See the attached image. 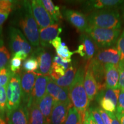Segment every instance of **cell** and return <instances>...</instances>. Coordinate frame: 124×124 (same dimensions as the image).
Here are the masks:
<instances>
[{
	"label": "cell",
	"mask_w": 124,
	"mask_h": 124,
	"mask_svg": "<svg viewBox=\"0 0 124 124\" xmlns=\"http://www.w3.org/2000/svg\"><path fill=\"white\" fill-rule=\"evenodd\" d=\"M6 86H0V117L4 119L7 108V95Z\"/></svg>",
	"instance_id": "obj_31"
},
{
	"label": "cell",
	"mask_w": 124,
	"mask_h": 124,
	"mask_svg": "<svg viewBox=\"0 0 124 124\" xmlns=\"http://www.w3.org/2000/svg\"><path fill=\"white\" fill-rule=\"evenodd\" d=\"M72 104L56 102L54 104L50 117V124H64Z\"/></svg>",
	"instance_id": "obj_17"
},
{
	"label": "cell",
	"mask_w": 124,
	"mask_h": 124,
	"mask_svg": "<svg viewBox=\"0 0 124 124\" xmlns=\"http://www.w3.org/2000/svg\"><path fill=\"white\" fill-rule=\"evenodd\" d=\"M17 1L11 0H0V10L10 14L15 9Z\"/></svg>",
	"instance_id": "obj_34"
},
{
	"label": "cell",
	"mask_w": 124,
	"mask_h": 124,
	"mask_svg": "<svg viewBox=\"0 0 124 124\" xmlns=\"http://www.w3.org/2000/svg\"><path fill=\"white\" fill-rule=\"evenodd\" d=\"M88 66L92 71L93 75L97 81L98 92L106 89L105 80L104 64L93 58L90 61Z\"/></svg>",
	"instance_id": "obj_21"
},
{
	"label": "cell",
	"mask_w": 124,
	"mask_h": 124,
	"mask_svg": "<svg viewBox=\"0 0 124 124\" xmlns=\"http://www.w3.org/2000/svg\"><path fill=\"white\" fill-rule=\"evenodd\" d=\"M121 90L120 89H105L103 90L99 91L97 95L102 96V97L108 98L112 101L113 103L115 104L117 107L118 99L119 95H120Z\"/></svg>",
	"instance_id": "obj_28"
},
{
	"label": "cell",
	"mask_w": 124,
	"mask_h": 124,
	"mask_svg": "<svg viewBox=\"0 0 124 124\" xmlns=\"http://www.w3.org/2000/svg\"><path fill=\"white\" fill-rule=\"evenodd\" d=\"M62 39H61V38H60V37H57V38H56L55 39L52 40V41H51V44L52 45V46H54L55 48H56L57 47L59 46H60V44H61L62 43Z\"/></svg>",
	"instance_id": "obj_45"
},
{
	"label": "cell",
	"mask_w": 124,
	"mask_h": 124,
	"mask_svg": "<svg viewBox=\"0 0 124 124\" xmlns=\"http://www.w3.org/2000/svg\"><path fill=\"white\" fill-rule=\"evenodd\" d=\"M119 71L118 87L120 90H124V61L120 60L118 64Z\"/></svg>",
	"instance_id": "obj_38"
},
{
	"label": "cell",
	"mask_w": 124,
	"mask_h": 124,
	"mask_svg": "<svg viewBox=\"0 0 124 124\" xmlns=\"http://www.w3.org/2000/svg\"><path fill=\"white\" fill-rule=\"evenodd\" d=\"M28 55L23 52H19L12 55V58H17L21 60H25L28 58Z\"/></svg>",
	"instance_id": "obj_43"
},
{
	"label": "cell",
	"mask_w": 124,
	"mask_h": 124,
	"mask_svg": "<svg viewBox=\"0 0 124 124\" xmlns=\"http://www.w3.org/2000/svg\"><path fill=\"white\" fill-rule=\"evenodd\" d=\"M6 114L8 124H29V110L25 105L21 104Z\"/></svg>",
	"instance_id": "obj_15"
},
{
	"label": "cell",
	"mask_w": 124,
	"mask_h": 124,
	"mask_svg": "<svg viewBox=\"0 0 124 124\" xmlns=\"http://www.w3.org/2000/svg\"><path fill=\"white\" fill-rule=\"evenodd\" d=\"M9 46L12 55L23 52L29 55L32 52V48L27 38L19 29L10 27L9 29Z\"/></svg>",
	"instance_id": "obj_6"
},
{
	"label": "cell",
	"mask_w": 124,
	"mask_h": 124,
	"mask_svg": "<svg viewBox=\"0 0 124 124\" xmlns=\"http://www.w3.org/2000/svg\"><path fill=\"white\" fill-rule=\"evenodd\" d=\"M22 60L16 58H12L9 62V67L10 71L13 73H17V72L20 70L22 66Z\"/></svg>",
	"instance_id": "obj_37"
},
{
	"label": "cell",
	"mask_w": 124,
	"mask_h": 124,
	"mask_svg": "<svg viewBox=\"0 0 124 124\" xmlns=\"http://www.w3.org/2000/svg\"><path fill=\"white\" fill-rule=\"evenodd\" d=\"M84 87L90 102L92 101L97 96L98 89L97 81L93 75L92 71L88 65L85 70Z\"/></svg>",
	"instance_id": "obj_20"
},
{
	"label": "cell",
	"mask_w": 124,
	"mask_h": 124,
	"mask_svg": "<svg viewBox=\"0 0 124 124\" xmlns=\"http://www.w3.org/2000/svg\"><path fill=\"white\" fill-rule=\"evenodd\" d=\"M10 14L6 13L0 10V35L2 34V25L5 23V21L8 18Z\"/></svg>",
	"instance_id": "obj_41"
},
{
	"label": "cell",
	"mask_w": 124,
	"mask_h": 124,
	"mask_svg": "<svg viewBox=\"0 0 124 124\" xmlns=\"http://www.w3.org/2000/svg\"><path fill=\"white\" fill-rule=\"evenodd\" d=\"M23 69L26 72H36L39 69L38 60L33 55H31L25 60L23 64Z\"/></svg>",
	"instance_id": "obj_29"
},
{
	"label": "cell",
	"mask_w": 124,
	"mask_h": 124,
	"mask_svg": "<svg viewBox=\"0 0 124 124\" xmlns=\"http://www.w3.org/2000/svg\"><path fill=\"white\" fill-rule=\"evenodd\" d=\"M64 124H82L79 114L73 106L70 108Z\"/></svg>",
	"instance_id": "obj_30"
},
{
	"label": "cell",
	"mask_w": 124,
	"mask_h": 124,
	"mask_svg": "<svg viewBox=\"0 0 124 124\" xmlns=\"http://www.w3.org/2000/svg\"><path fill=\"white\" fill-rule=\"evenodd\" d=\"M80 44L74 53L78 54L85 59L90 60L95 56L98 51V47L94 41L87 34L82 33L79 38Z\"/></svg>",
	"instance_id": "obj_8"
},
{
	"label": "cell",
	"mask_w": 124,
	"mask_h": 124,
	"mask_svg": "<svg viewBox=\"0 0 124 124\" xmlns=\"http://www.w3.org/2000/svg\"><path fill=\"white\" fill-rule=\"evenodd\" d=\"M124 3L122 0H93L84 3V7L87 10H102L108 9H116Z\"/></svg>",
	"instance_id": "obj_18"
},
{
	"label": "cell",
	"mask_w": 124,
	"mask_h": 124,
	"mask_svg": "<svg viewBox=\"0 0 124 124\" xmlns=\"http://www.w3.org/2000/svg\"><path fill=\"white\" fill-rule=\"evenodd\" d=\"M83 124H97L94 121V118L88 110L86 111V114H85V121Z\"/></svg>",
	"instance_id": "obj_42"
},
{
	"label": "cell",
	"mask_w": 124,
	"mask_h": 124,
	"mask_svg": "<svg viewBox=\"0 0 124 124\" xmlns=\"http://www.w3.org/2000/svg\"><path fill=\"white\" fill-rule=\"evenodd\" d=\"M57 55L61 57L62 58L70 59L72 55H73L74 52H71L69 50V47L66 46L64 43L62 42L60 46L55 48Z\"/></svg>",
	"instance_id": "obj_33"
},
{
	"label": "cell",
	"mask_w": 124,
	"mask_h": 124,
	"mask_svg": "<svg viewBox=\"0 0 124 124\" xmlns=\"http://www.w3.org/2000/svg\"><path fill=\"white\" fill-rule=\"evenodd\" d=\"M90 27L108 29H121V19L117 9L94 10L87 16Z\"/></svg>",
	"instance_id": "obj_3"
},
{
	"label": "cell",
	"mask_w": 124,
	"mask_h": 124,
	"mask_svg": "<svg viewBox=\"0 0 124 124\" xmlns=\"http://www.w3.org/2000/svg\"><path fill=\"white\" fill-rule=\"evenodd\" d=\"M46 93L53 98L56 102L72 104L70 99L69 89L58 86L51 78L46 86Z\"/></svg>",
	"instance_id": "obj_13"
},
{
	"label": "cell",
	"mask_w": 124,
	"mask_h": 124,
	"mask_svg": "<svg viewBox=\"0 0 124 124\" xmlns=\"http://www.w3.org/2000/svg\"><path fill=\"white\" fill-rule=\"evenodd\" d=\"M77 66L76 63L71 64L70 67L66 71L64 75L57 80H54L58 86L64 88L69 89L74 81L77 72Z\"/></svg>",
	"instance_id": "obj_23"
},
{
	"label": "cell",
	"mask_w": 124,
	"mask_h": 124,
	"mask_svg": "<svg viewBox=\"0 0 124 124\" xmlns=\"http://www.w3.org/2000/svg\"><path fill=\"white\" fill-rule=\"evenodd\" d=\"M39 63V69L35 73L44 76L50 75L52 64V55L44 48L38 47L33 53Z\"/></svg>",
	"instance_id": "obj_9"
},
{
	"label": "cell",
	"mask_w": 124,
	"mask_h": 124,
	"mask_svg": "<svg viewBox=\"0 0 124 124\" xmlns=\"http://www.w3.org/2000/svg\"><path fill=\"white\" fill-rule=\"evenodd\" d=\"M7 108L6 113L18 108L21 104L22 93L21 87V76L16 73L12 77L7 87Z\"/></svg>",
	"instance_id": "obj_5"
},
{
	"label": "cell",
	"mask_w": 124,
	"mask_h": 124,
	"mask_svg": "<svg viewBox=\"0 0 124 124\" xmlns=\"http://www.w3.org/2000/svg\"><path fill=\"white\" fill-rule=\"evenodd\" d=\"M85 70L86 67L82 66L78 69L74 81L69 88L71 102L78 111L82 124L84 123L85 114L90 103L84 87Z\"/></svg>",
	"instance_id": "obj_2"
},
{
	"label": "cell",
	"mask_w": 124,
	"mask_h": 124,
	"mask_svg": "<svg viewBox=\"0 0 124 124\" xmlns=\"http://www.w3.org/2000/svg\"><path fill=\"white\" fill-rule=\"evenodd\" d=\"M29 124H45L44 117L36 104H32L28 108Z\"/></svg>",
	"instance_id": "obj_25"
},
{
	"label": "cell",
	"mask_w": 124,
	"mask_h": 124,
	"mask_svg": "<svg viewBox=\"0 0 124 124\" xmlns=\"http://www.w3.org/2000/svg\"><path fill=\"white\" fill-rule=\"evenodd\" d=\"M107 113H108V116H109L110 118L111 124H121L114 113H108V112H107Z\"/></svg>",
	"instance_id": "obj_44"
},
{
	"label": "cell",
	"mask_w": 124,
	"mask_h": 124,
	"mask_svg": "<svg viewBox=\"0 0 124 124\" xmlns=\"http://www.w3.org/2000/svg\"><path fill=\"white\" fill-rule=\"evenodd\" d=\"M94 58L103 64H111L117 66L120 61V54L116 47L113 46L99 49Z\"/></svg>",
	"instance_id": "obj_14"
},
{
	"label": "cell",
	"mask_w": 124,
	"mask_h": 124,
	"mask_svg": "<svg viewBox=\"0 0 124 124\" xmlns=\"http://www.w3.org/2000/svg\"><path fill=\"white\" fill-rule=\"evenodd\" d=\"M10 23L13 27H18L32 46L39 47L40 45L39 28L33 17L31 1H17L12 12Z\"/></svg>",
	"instance_id": "obj_1"
},
{
	"label": "cell",
	"mask_w": 124,
	"mask_h": 124,
	"mask_svg": "<svg viewBox=\"0 0 124 124\" xmlns=\"http://www.w3.org/2000/svg\"><path fill=\"white\" fill-rule=\"evenodd\" d=\"M97 108L98 111L100 113L101 116L103 121L104 122V124H111V119L108 113L103 110H102L101 108H99V107H97Z\"/></svg>",
	"instance_id": "obj_40"
},
{
	"label": "cell",
	"mask_w": 124,
	"mask_h": 124,
	"mask_svg": "<svg viewBox=\"0 0 124 124\" xmlns=\"http://www.w3.org/2000/svg\"><path fill=\"white\" fill-rule=\"evenodd\" d=\"M41 2L54 21L58 22L63 18V15L58 6L55 5L51 0H41Z\"/></svg>",
	"instance_id": "obj_24"
},
{
	"label": "cell",
	"mask_w": 124,
	"mask_h": 124,
	"mask_svg": "<svg viewBox=\"0 0 124 124\" xmlns=\"http://www.w3.org/2000/svg\"><path fill=\"white\" fill-rule=\"evenodd\" d=\"M10 55L5 45L3 36L0 35V69L9 66Z\"/></svg>",
	"instance_id": "obj_26"
},
{
	"label": "cell",
	"mask_w": 124,
	"mask_h": 124,
	"mask_svg": "<svg viewBox=\"0 0 124 124\" xmlns=\"http://www.w3.org/2000/svg\"><path fill=\"white\" fill-rule=\"evenodd\" d=\"M15 73L12 72L9 66L0 69V86L7 87Z\"/></svg>",
	"instance_id": "obj_32"
},
{
	"label": "cell",
	"mask_w": 124,
	"mask_h": 124,
	"mask_svg": "<svg viewBox=\"0 0 124 124\" xmlns=\"http://www.w3.org/2000/svg\"><path fill=\"white\" fill-rule=\"evenodd\" d=\"M124 113V90H121L120 95H119L117 107H116V111L115 113L116 116H119Z\"/></svg>",
	"instance_id": "obj_36"
},
{
	"label": "cell",
	"mask_w": 124,
	"mask_h": 124,
	"mask_svg": "<svg viewBox=\"0 0 124 124\" xmlns=\"http://www.w3.org/2000/svg\"><path fill=\"white\" fill-rule=\"evenodd\" d=\"M88 110L90 113L96 123L97 124H104L101 116L99 111H98L97 107H90L89 108Z\"/></svg>",
	"instance_id": "obj_39"
},
{
	"label": "cell",
	"mask_w": 124,
	"mask_h": 124,
	"mask_svg": "<svg viewBox=\"0 0 124 124\" xmlns=\"http://www.w3.org/2000/svg\"><path fill=\"white\" fill-rule=\"evenodd\" d=\"M116 48L120 54V60L124 61V29L116 43Z\"/></svg>",
	"instance_id": "obj_35"
},
{
	"label": "cell",
	"mask_w": 124,
	"mask_h": 124,
	"mask_svg": "<svg viewBox=\"0 0 124 124\" xmlns=\"http://www.w3.org/2000/svg\"><path fill=\"white\" fill-rule=\"evenodd\" d=\"M54 103V99L48 93L38 103V106L44 117L45 124H50V117Z\"/></svg>",
	"instance_id": "obj_22"
},
{
	"label": "cell",
	"mask_w": 124,
	"mask_h": 124,
	"mask_svg": "<svg viewBox=\"0 0 124 124\" xmlns=\"http://www.w3.org/2000/svg\"><path fill=\"white\" fill-rule=\"evenodd\" d=\"M62 32V28L56 23L44 28L39 29L40 44L43 48L50 47L51 41L58 37Z\"/></svg>",
	"instance_id": "obj_16"
},
{
	"label": "cell",
	"mask_w": 124,
	"mask_h": 124,
	"mask_svg": "<svg viewBox=\"0 0 124 124\" xmlns=\"http://www.w3.org/2000/svg\"><path fill=\"white\" fill-rule=\"evenodd\" d=\"M121 124H124V113L119 116H116Z\"/></svg>",
	"instance_id": "obj_46"
},
{
	"label": "cell",
	"mask_w": 124,
	"mask_h": 124,
	"mask_svg": "<svg viewBox=\"0 0 124 124\" xmlns=\"http://www.w3.org/2000/svg\"><path fill=\"white\" fill-rule=\"evenodd\" d=\"M96 97L97 101L100 104V108L102 110L108 113H116V106L112 101L98 95H97Z\"/></svg>",
	"instance_id": "obj_27"
},
{
	"label": "cell",
	"mask_w": 124,
	"mask_h": 124,
	"mask_svg": "<svg viewBox=\"0 0 124 124\" xmlns=\"http://www.w3.org/2000/svg\"><path fill=\"white\" fill-rule=\"evenodd\" d=\"M37 74L24 71L21 76V87L22 93V104L27 106L33 91Z\"/></svg>",
	"instance_id": "obj_12"
},
{
	"label": "cell",
	"mask_w": 124,
	"mask_h": 124,
	"mask_svg": "<svg viewBox=\"0 0 124 124\" xmlns=\"http://www.w3.org/2000/svg\"><path fill=\"white\" fill-rule=\"evenodd\" d=\"M104 70L106 89H119V71L118 65L116 66L111 64H104Z\"/></svg>",
	"instance_id": "obj_19"
},
{
	"label": "cell",
	"mask_w": 124,
	"mask_h": 124,
	"mask_svg": "<svg viewBox=\"0 0 124 124\" xmlns=\"http://www.w3.org/2000/svg\"><path fill=\"white\" fill-rule=\"evenodd\" d=\"M63 16L71 25L82 33H85L89 27L87 18L82 12L72 9H65Z\"/></svg>",
	"instance_id": "obj_11"
},
{
	"label": "cell",
	"mask_w": 124,
	"mask_h": 124,
	"mask_svg": "<svg viewBox=\"0 0 124 124\" xmlns=\"http://www.w3.org/2000/svg\"><path fill=\"white\" fill-rule=\"evenodd\" d=\"M50 77L37 74L35 85L32 91L30 100L27 105V108L32 104L38 105V103L46 94V86Z\"/></svg>",
	"instance_id": "obj_10"
},
{
	"label": "cell",
	"mask_w": 124,
	"mask_h": 124,
	"mask_svg": "<svg viewBox=\"0 0 124 124\" xmlns=\"http://www.w3.org/2000/svg\"><path fill=\"white\" fill-rule=\"evenodd\" d=\"M85 33L91 38L98 48L114 46L121 34V29H108L89 27Z\"/></svg>",
	"instance_id": "obj_4"
},
{
	"label": "cell",
	"mask_w": 124,
	"mask_h": 124,
	"mask_svg": "<svg viewBox=\"0 0 124 124\" xmlns=\"http://www.w3.org/2000/svg\"><path fill=\"white\" fill-rule=\"evenodd\" d=\"M31 5L33 17L38 24L39 28H44L55 24L40 0L31 1Z\"/></svg>",
	"instance_id": "obj_7"
}]
</instances>
